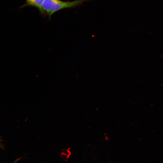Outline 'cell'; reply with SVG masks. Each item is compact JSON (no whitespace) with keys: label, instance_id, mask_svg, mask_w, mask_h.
I'll list each match as a JSON object with an SVG mask.
<instances>
[{"label":"cell","instance_id":"7a4b0ae2","mask_svg":"<svg viewBox=\"0 0 163 163\" xmlns=\"http://www.w3.org/2000/svg\"><path fill=\"white\" fill-rule=\"evenodd\" d=\"M44 0H26L25 3L21 8H23L26 6H31L37 8L40 11Z\"/></svg>","mask_w":163,"mask_h":163},{"label":"cell","instance_id":"6da1fadb","mask_svg":"<svg viewBox=\"0 0 163 163\" xmlns=\"http://www.w3.org/2000/svg\"><path fill=\"white\" fill-rule=\"evenodd\" d=\"M90 0H77L73 2H65L60 0H45L40 11L47 15L50 18L56 11L63 9L74 8Z\"/></svg>","mask_w":163,"mask_h":163}]
</instances>
